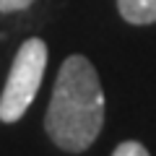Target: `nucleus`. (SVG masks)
Here are the masks:
<instances>
[{
	"label": "nucleus",
	"instance_id": "20e7f679",
	"mask_svg": "<svg viewBox=\"0 0 156 156\" xmlns=\"http://www.w3.org/2000/svg\"><path fill=\"white\" fill-rule=\"evenodd\" d=\"M112 156H151V154L146 151L143 143H138V140H125V143H120L112 151Z\"/></svg>",
	"mask_w": 156,
	"mask_h": 156
},
{
	"label": "nucleus",
	"instance_id": "f03ea898",
	"mask_svg": "<svg viewBox=\"0 0 156 156\" xmlns=\"http://www.w3.org/2000/svg\"><path fill=\"white\" fill-rule=\"evenodd\" d=\"M47 68V44L42 39H26L13 57L5 89L0 94V122H18L34 104Z\"/></svg>",
	"mask_w": 156,
	"mask_h": 156
},
{
	"label": "nucleus",
	"instance_id": "f257e3e1",
	"mask_svg": "<svg viewBox=\"0 0 156 156\" xmlns=\"http://www.w3.org/2000/svg\"><path fill=\"white\" fill-rule=\"evenodd\" d=\"M104 125V91L96 68L83 55H70L60 65L52 99L44 115V130L55 146L81 154L99 138Z\"/></svg>",
	"mask_w": 156,
	"mask_h": 156
},
{
	"label": "nucleus",
	"instance_id": "7ed1b4c3",
	"mask_svg": "<svg viewBox=\"0 0 156 156\" xmlns=\"http://www.w3.org/2000/svg\"><path fill=\"white\" fill-rule=\"evenodd\" d=\"M117 11L128 23H156V0H117Z\"/></svg>",
	"mask_w": 156,
	"mask_h": 156
},
{
	"label": "nucleus",
	"instance_id": "39448f33",
	"mask_svg": "<svg viewBox=\"0 0 156 156\" xmlns=\"http://www.w3.org/2000/svg\"><path fill=\"white\" fill-rule=\"evenodd\" d=\"M34 0H0V13H16V11H23L29 8Z\"/></svg>",
	"mask_w": 156,
	"mask_h": 156
}]
</instances>
